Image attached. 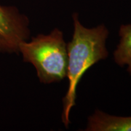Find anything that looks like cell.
<instances>
[{
	"instance_id": "obj_1",
	"label": "cell",
	"mask_w": 131,
	"mask_h": 131,
	"mask_svg": "<svg viewBox=\"0 0 131 131\" xmlns=\"http://www.w3.org/2000/svg\"><path fill=\"white\" fill-rule=\"evenodd\" d=\"M74 34L67 44L68 66L66 77L69 86L63 98L62 121L66 127L70 123L69 116L75 105L77 88L81 78L91 66L98 61L106 59L108 52L106 43L108 31L103 25L92 28H86L80 24L78 14L73 15Z\"/></svg>"
},
{
	"instance_id": "obj_2",
	"label": "cell",
	"mask_w": 131,
	"mask_h": 131,
	"mask_svg": "<svg viewBox=\"0 0 131 131\" xmlns=\"http://www.w3.org/2000/svg\"><path fill=\"white\" fill-rule=\"evenodd\" d=\"M24 62L31 63L42 83L50 84L63 80L67 74V44L61 30L55 28L49 34H39L31 41L19 45Z\"/></svg>"
},
{
	"instance_id": "obj_3",
	"label": "cell",
	"mask_w": 131,
	"mask_h": 131,
	"mask_svg": "<svg viewBox=\"0 0 131 131\" xmlns=\"http://www.w3.org/2000/svg\"><path fill=\"white\" fill-rule=\"evenodd\" d=\"M30 37L29 20L13 6L0 5V52L19 53V45Z\"/></svg>"
},
{
	"instance_id": "obj_4",
	"label": "cell",
	"mask_w": 131,
	"mask_h": 131,
	"mask_svg": "<svg viewBox=\"0 0 131 131\" xmlns=\"http://www.w3.org/2000/svg\"><path fill=\"white\" fill-rule=\"evenodd\" d=\"M86 131H131V117H117L95 110L88 117Z\"/></svg>"
},
{
	"instance_id": "obj_5",
	"label": "cell",
	"mask_w": 131,
	"mask_h": 131,
	"mask_svg": "<svg viewBox=\"0 0 131 131\" xmlns=\"http://www.w3.org/2000/svg\"><path fill=\"white\" fill-rule=\"evenodd\" d=\"M119 42L114 52V59L117 65L127 66V70L131 75V25H122L119 30Z\"/></svg>"
}]
</instances>
